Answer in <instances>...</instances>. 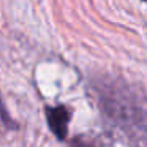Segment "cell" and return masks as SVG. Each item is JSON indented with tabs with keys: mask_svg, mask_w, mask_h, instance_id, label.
Listing matches in <instances>:
<instances>
[{
	"mask_svg": "<svg viewBox=\"0 0 147 147\" xmlns=\"http://www.w3.org/2000/svg\"><path fill=\"white\" fill-rule=\"evenodd\" d=\"M46 117L51 131L63 141L68 133V122H70V111L65 106H55V108H48L46 109Z\"/></svg>",
	"mask_w": 147,
	"mask_h": 147,
	"instance_id": "cell-1",
	"label": "cell"
}]
</instances>
